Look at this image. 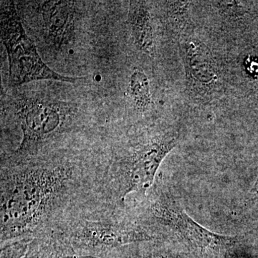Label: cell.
<instances>
[{"label":"cell","mask_w":258,"mask_h":258,"mask_svg":"<svg viewBox=\"0 0 258 258\" xmlns=\"http://www.w3.org/2000/svg\"><path fill=\"white\" fill-rule=\"evenodd\" d=\"M18 113V145L1 162L18 161L56 150L69 149L82 132L75 119L74 107L43 98H25Z\"/></svg>","instance_id":"cell-4"},{"label":"cell","mask_w":258,"mask_h":258,"mask_svg":"<svg viewBox=\"0 0 258 258\" xmlns=\"http://www.w3.org/2000/svg\"><path fill=\"white\" fill-rule=\"evenodd\" d=\"M1 38L8 53V83L12 87L40 80L69 83L79 80L57 74L43 62L23 28L14 2H1Z\"/></svg>","instance_id":"cell-5"},{"label":"cell","mask_w":258,"mask_h":258,"mask_svg":"<svg viewBox=\"0 0 258 258\" xmlns=\"http://www.w3.org/2000/svg\"><path fill=\"white\" fill-rule=\"evenodd\" d=\"M181 52L189 87L198 93L211 92L219 77L210 50L198 39L188 37L181 43Z\"/></svg>","instance_id":"cell-6"},{"label":"cell","mask_w":258,"mask_h":258,"mask_svg":"<svg viewBox=\"0 0 258 258\" xmlns=\"http://www.w3.org/2000/svg\"><path fill=\"white\" fill-rule=\"evenodd\" d=\"M87 258H102L113 249L158 240L125 206L93 198L71 210L50 231Z\"/></svg>","instance_id":"cell-3"},{"label":"cell","mask_w":258,"mask_h":258,"mask_svg":"<svg viewBox=\"0 0 258 258\" xmlns=\"http://www.w3.org/2000/svg\"><path fill=\"white\" fill-rule=\"evenodd\" d=\"M45 39L59 49L68 45L74 34V2H37Z\"/></svg>","instance_id":"cell-7"},{"label":"cell","mask_w":258,"mask_h":258,"mask_svg":"<svg viewBox=\"0 0 258 258\" xmlns=\"http://www.w3.org/2000/svg\"><path fill=\"white\" fill-rule=\"evenodd\" d=\"M128 91L134 106L139 111H146L152 106L150 85L147 75L142 70H134L129 80Z\"/></svg>","instance_id":"cell-10"},{"label":"cell","mask_w":258,"mask_h":258,"mask_svg":"<svg viewBox=\"0 0 258 258\" xmlns=\"http://www.w3.org/2000/svg\"><path fill=\"white\" fill-rule=\"evenodd\" d=\"M32 240L30 237H25L2 242L0 258H23Z\"/></svg>","instance_id":"cell-11"},{"label":"cell","mask_w":258,"mask_h":258,"mask_svg":"<svg viewBox=\"0 0 258 258\" xmlns=\"http://www.w3.org/2000/svg\"><path fill=\"white\" fill-rule=\"evenodd\" d=\"M98 190L97 157L74 149L1 162L0 243L48 233Z\"/></svg>","instance_id":"cell-1"},{"label":"cell","mask_w":258,"mask_h":258,"mask_svg":"<svg viewBox=\"0 0 258 258\" xmlns=\"http://www.w3.org/2000/svg\"><path fill=\"white\" fill-rule=\"evenodd\" d=\"M128 20L139 50L153 57L156 50L155 37L150 13L144 2H130Z\"/></svg>","instance_id":"cell-8"},{"label":"cell","mask_w":258,"mask_h":258,"mask_svg":"<svg viewBox=\"0 0 258 258\" xmlns=\"http://www.w3.org/2000/svg\"><path fill=\"white\" fill-rule=\"evenodd\" d=\"M23 258H87L82 257L71 246L48 232L33 237Z\"/></svg>","instance_id":"cell-9"},{"label":"cell","mask_w":258,"mask_h":258,"mask_svg":"<svg viewBox=\"0 0 258 258\" xmlns=\"http://www.w3.org/2000/svg\"><path fill=\"white\" fill-rule=\"evenodd\" d=\"M177 142L175 133L158 132L111 144L108 154L98 157L99 198L125 206L131 194L145 197L161 163Z\"/></svg>","instance_id":"cell-2"}]
</instances>
